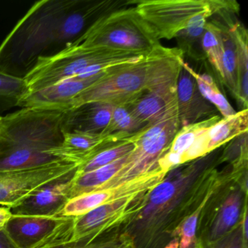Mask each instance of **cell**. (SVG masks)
I'll use <instances>...</instances> for the list:
<instances>
[{"instance_id":"3","label":"cell","mask_w":248,"mask_h":248,"mask_svg":"<svg viewBox=\"0 0 248 248\" xmlns=\"http://www.w3.org/2000/svg\"><path fill=\"white\" fill-rule=\"evenodd\" d=\"M65 111L22 108L2 117L0 171L30 169L63 161L53 152L63 142Z\"/></svg>"},{"instance_id":"33","label":"cell","mask_w":248,"mask_h":248,"mask_svg":"<svg viewBox=\"0 0 248 248\" xmlns=\"http://www.w3.org/2000/svg\"><path fill=\"white\" fill-rule=\"evenodd\" d=\"M0 248H17L7 234L4 228L0 229Z\"/></svg>"},{"instance_id":"13","label":"cell","mask_w":248,"mask_h":248,"mask_svg":"<svg viewBox=\"0 0 248 248\" xmlns=\"http://www.w3.org/2000/svg\"><path fill=\"white\" fill-rule=\"evenodd\" d=\"M78 167L36 188L21 202L10 207L12 216L56 217L72 198Z\"/></svg>"},{"instance_id":"8","label":"cell","mask_w":248,"mask_h":248,"mask_svg":"<svg viewBox=\"0 0 248 248\" xmlns=\"http://www.w3.org/2000/svg\"><path fill=\"white\" fill-rule=\"evenodd\" d=\"M180 127L178 117H175L138 132L134 149L127 155L123 168L97 189L117 186L159 169V159L168 150Z\"/></svg>"},{"instance_id":"12","label":"cell","mask_w":248,"mask_h":248,"mask_svg":"<svg viewBox=\"0 0 248 248\" xmlns=\"http://www.w3.org/2000/svg\"><path fill=\"white\" fill-rule=\"evenodd\" d=\"M79 166L61 161L30 169L0 171V206L12 207L36 188Z\"/></svg>"},{"instance_id":"1","label":"cell","mask_w":248,"mask_h":248,"mask_svg":"<svg viewBox=\"0 0 248 248\" xmlns=\"http://www.w3.org/2000/svg\"><path fill=\"white\" fill-rule=\"evenodd\" d=\"M131 5L122 0H41L35 2L0 46V72L24 78L40 58L76 43L103 16Z\"/></svg>"},{"instance_id":"5","label":"cell","mask_w":248,"mask_h":248,"mask_svg":"<svg viewBox=\"0 0 248 248\" xmlns=\"http://www.w3.org/2000/svg\"><path fill=\"white\" fill-rule=\"evenodd\" d=\"M146 56L106 47H88L73 44L57 54L40 58L24 79L29 93L77 77L91 66L111 69L140 62Z\"/></svg>"},{"instance_id":"22","label":"cell","mask_w":248,"mask_h":248,"mask_svg":"<svg viewBox=\"0 0 248 248\" xmlns=\"http://www.w3.org/2000/svg\"><path fill=\"white\" fill-rule=\"evenodd\" d=\"M214 14V11H208L195 16L188 21L186 27L177 34L175 39L178 48L182 50L184 54L197 60L205 59L202 41L207 19Z\"/></svg>"},{"instance_id":"27","label":"cell","mask_w":248,"mask_h":248,"mask_svg":"<svg viewBox=\"0 0 248 248\" xmlns=\"http://www.w3.org/2000/svg\"><path fill=\"white\" fill-rule=\"evenodd\" d=\"M183 67L194 78L203 97L217 111H220L223 117H229L236 113L226 97L220 92L216 81L211 76L207 74H200L195 72L185 62L183 63Z\"/></svg>"},{"instance_id":"10","label":"cell","mask_w":248,"mask_h":248,"mask_svg":"<svg viewBox=\"0 0 248 248\" xmlns=\"http://www.w3.org/2000/svg\"><path fill=\"white\" fill-rule=\"evenodd\" d=\"M74 219L13 216L4 229L17 248H46L71 240Z\"/></svg>"},{"instance_id":"23","label":"cell","mask_w":248,"mask_h":248,"mask_svg":"<svg viewBox=\"0 0 248 248\" xmlns=\"http://www.w3.org/2000/svg\"><path fill=\"white\" fill-rule=\"evenodd\" d=\"M236 46L237 60L238 93L236 100L242 109L248 108V31L242 24L236 22L228 27Z\"/></svg>"},{"instance_id":"16","label":"cell","mask_w":248,"mask_h":248,"mask_svg":"<svg viewBox=\"0 0 248 248\" xmlns=\"http://www.w3.org/2000/svg\"><path fill=\"white\" fill-rule=\"evenodd\" d=\"M104 73L86 79L68 78L48 88L29 93L20 100L18 107L21 108L69 109L73 98L96 82Z\"/></svg>"},{"instance_id":"37","label":"cell","mask_w":248,"mask_h":248,"mask_svg":"<svg viewBox=\"0 0 248 248\" xmlns=\"http://www.w3.org/2000/svg\"></svg>"},{"instance_id":"2","label":"cell","mask_w":248,"mask_h":248,"mask_svg":"<svg viewBox=\"0 0 248 248\" xmlns=\"http://www.w3.org/2000/svg\"><path fill=\"white\" fill-rule=\"evenodd\" d=\"M209 155L170 170L146 194L141 209L120 230L134 248H164L183 222L207 198L218 175L221 154Z\"/></svg>"},{"instance_id":"9","label":"cell","mask_w":248,"mask_h":248,"mask_svg":"<svg viewBox=\"0 0 248 248\" xmlns=\"http://www.w3.org/2000/svg\"><path fill=\"white\" fill-rule=\"evenodd\" d=\"M145 60L146 58L140 62L108 69L73 98L69 109L91 102L106 103L114 107L131 104L146 92Z\"/></svg>"},{"instance_id":"31","label":"cell","mask_w":248,"mask_h":248,"mask_svg":"<svg viewBox=\"0 0 248 248\" xmlns=\"http://www.w3.org/2000/svg\"><path fill=\"white\" fill-rule=\"evenodd\" d=\"M28 93L24 78L0 72V111L18 107L23 96Z\"/></svg>"},{"instance_id":"4","label":"cell","mask_w":248,"mask_h":248,"mask_svg":"<svg viewBox=\"0 0 248 248\" xmlns=\"http://www.w3.org/2000/svg\"><path fill=\"white\" fill-rule=\"evenodd\" d=\"M248 213V170L219 171L202 207L197 229L199 245L210 243L234 229Z\"/></svg>"},{"instance_id":"20","label":"cell","mask_w":248,"mask_h":248,"mask_svg":"<svg viewBox=\"0 0 248 248\" xmlns=\"http://www.w3.org/2000/svg\"><path fill=\"white\" fill-rule=\"evenodd\" d=\"M220 119L219 116L215 115L203 121L180 127L168 150L159 159V168L168 173L173 168L183 165L184 155L193 146L197 138Z\"/></svg>"},{"instance_id":"18","label":"cell","mask_w":248,"mask_h":248,"mask_svg":"<svg viewBox=\"0 0 248 248\" xmlns=\"http://www.w3.org/2000/svg\"><path fill=\"white\" fill-rule=\"evenodd\" d=\"M114 107L106 103L91 102L66 110L62 121L63 133L101 134L109 123Z\"/></svg>"},{"instance_id":"6","label":"cell","mask_w":248,"mask_h":248,"mask_svg":"<svg viewBox=\"0 0 248 248\" xmlns=\"http://www.w3.org/2000/svg\"><path fill=\"white\" fill-rule=\"evenodd\" d=\"M74 44L147 56L161 46L135 7L111 11L98 18Z\"/></svg>"},{"instance_id":"30","label":"cell","mask_w":248,"mask_h":248,"mask_svg":"<svg viewBox=\"0 0 248 248\" xmlns=\"http://www.w3.org/2000/svg\"><path fill=\"white\" fill-rule=\"evenodd\" d=\"M223 82L230 90L235 98L238 93L237 60L236 46L228 27H223Z\"/></svg>"},{"instance_id":"11","label":"cell","mask_w":248,"mask_h":248,"mask_svg":"<svg viewBox=\"0 0 248 248\" xmlns=\"http://www.w3.org/2000/svg\"><path fill=\"white\" fill-rule=\"evenodd\" d=\"M148 192L144 191L106 203L75 217L70 241L79 240L88 236H98L113 230L120 232L141 209Z\"/></svg>"},{"instance_id":"34","label":"cell","mask_w":248,"mask_h":248,"mask_svg":"<svg viewBox=\"0 0 248 248\" xmlns=\"http://www.w3.org/2000/svg\"><path fill=\"white\" fill-rule=\"evenodd\" d=\"M12 216L10 207L0 206V229L5 228V225Z\"/></svg>"},{"instance_id":"19","label":"cell","mask_w":248,"mask_h":248,"mask_svg":"<svg viewBox=\"0 0 248 248\" xmlns=\"http://www.w3.org/2000/svg\"><path fill=\"white\" fill-rule=\"evenodd\" d=\"M129 107L136 118L147 126L178 117L177 95L144 92Z\"/></svg>"},{"instance_id":"25","label":"cell","mask_w":248,"mask_h":248,"mask_svg":"<svg viewBox=\"0 0 248 248\" xmlns=\"http://www.w3.org/2000/svg\"><path fill=\"white\" fill-rule=\"evenodd\" d=\"M136 133L130 139L123 141L110 143L103 146L92 156L79 165L78 175L98 169L128 155L134 149Z\"/></svg>"},{"instance_id":"15","label":"cell","mask_w":248,"mask_h":248,"mask_svg":"<svg viewBox=\"0 0 248 248\" xmlns=\"http://www.w3.org/2000/svg\"><path fill=\"white\" fill-rule=\"evenodd\" d=\"M184 58L182 50L178 47L170 48L162 45L149 53L145 60L146 92L177 95Z\"/></svg>"},{"instance_id":"7","label":"cell","mask_w":248,"mask_h":248,"mask_svg":"<svg viewBox=\"0 0 248 248\" xmlns=\"http://www.w3.org/2000/svg\"><path fill=\"white\" fill-rule=\"evenodd\" d=\"M135 8L158 40L175 38L188 21L198 14L237 13L235 1L222 0H141L134 1Z\"/></svg>"},{"instance_id":"21","label":"cell","mask_w":248,"mask_h":248,"mask_svg":"<svg viewBox=\"0 0 248 248\" xmlns=\"http://www.w3.org/2000/svg\"><path fill=\"white\" fill-rule=\"evenodd\" d=\"M248 108L229 117L220 118L207 132L209 153L217 150L238 136L248 133Z\"/></svg>"},{"instance_id":"26","label":"cell","mask_w":248,"mask_h":248,"mask_svg":"<svg viewBox=\"0 0 248 248\" xmlns=\"http://www.w3.org/2000/svg\"><path fill=\"white\" fill-rule=\"evenodd\" d=\"M223 27L215 21H207L202 41L204 56L221 82L223 80Z\"/></svg>"},{"instance_id":"36","label":"cell","mask_w":248,"mask_h":248,"mask_svg":"<svg viewBox=\"0 0 248 248\" xmlns=\"http://www.w3.org/2000/svg\"><path fill=\"white\" fill-rule=\"evenodd\" d=\"M2 117L1 116H0V126H1V120H2Z\"/></svg>"},{"instance_id":"32","label":"cell","mask_w":248,"mask_h":248,"mask_svg":"<svg viewBox=\"0 0 248 248\" xmlns=\"http://www.w3.org/2000/svg\"><path fill=\"white\" fill-rule=\"evenodd\" d=\"M242 222L243 220L230 232L215 242L204 245L197 244V248H248V233H245Z\"/></svg>"},{"instance_id":"24","label":"cell","mask_w":248,"mask_h":248,"mask_svg":"<svg viewBox=\"0 0 248 248\" xmlns=\"http://www.w3.org/2000/svg\"><path fill=\"white\" fill-rule=\"evenodd\" d=\"M127 156V155L108 165L85 173L78 175L77 172L72 190V198L91 192L107 184L123 168Z\"/></svg>"},{"instance_id":"14","label":"cell","mask_w":248,"mask_h":248,"mask_svg":"<svg viewBox=\"0 0 248 248\" xmlns=\"http://www.w3.org/2000/svg\"><path fill=\"white\" fill-rule=\"evenodd\" d=\"M166 174L159 168L154 172L117 186L94 190L91 192L72 197L58 216L78 217L106 203L144 191H149L163 180Z\"/></svg>"},{"instance_id":"35","label":"cell","mask_w":248,"mask_h":248,"mask_svg":"<svg viewBox=\"0 0 248 248\" xmlns=\"http://www.w3.org/2000/svg\"><path fill=\"white\" fill-rule=\"evenodd\" d=\"M179 237L174 238L164 248H179Z\"/></svg>"},{"instance_id":"29","label":"cell","mask_w":248,"mask_h":248,"mask_svg":"<svg viewBox=\"0 0 248 248\" xmlns=\"http://www.w3.org/2000/svg\"><path fill=\"white\" fill-rule=\"evenodd\" d=\"M146 127L132 112L129 104L115 106L109 123L101 134H134Z\"/></svg>"},{"instance_id":"28","label":"cell","mask_w":248,"mask_h":248,"mask_svg":"<svg viewBox=\"0 0 248 248\" xmlns=\"http://www.w3.org/2000/svg\"><path fill=\"white\" fill-rule=\"evenodd\" d=\"M131 241L119 230H113L98 236H88L76 241L62 242L46 248H130Z\"/></svg>"},{"instance_id":"17","label":"cell","mask_w":248,"mask_h":248,"mask_svg":"<svg viewBox=\"0 0 248 248\" xmlns=\"http://www.w3.org/2000/svg\"><path fill=\"white\" fill-rule=\"evenodd\" d=\"M177 102L181 127L216 115V108L203 97L195 79L184 67L177 88Z\"/></svg>"}]
</instances>
